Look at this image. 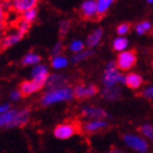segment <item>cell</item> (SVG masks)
Instances as JSON below:
<instances>
[{
  "label": "cell",
  "instance_id": "cell-2",
  "mask_svg": "<svg viewBox=\"0 0 153 153\" xmlns=\"http://www.w3.org/2000/svg\"><path fill=\"white\" fill-rule=\"evenodd\" d=\"M117 62L111 61L107 64L103 74V83L105 86H115L117 83H126V76L117 71Z\"/></svg>",
  "mask_w": 153,
  "mask_h": 153
},
{
  "label": "cell",
  "instance_id": "cell-35",
  "mask_svg": "<svg viewBox=\"0 0 153 153\" xmlns=\"http://www.w3.org/2000/svg\"><path fill=\"white\" fill-rule=\"evenodd\" d=\"M108 153H125V152H123V151H120V150H117V149H112Z\"/></svg>",
  "mask_w": 153,
  "mask_h": 153
},
{
  "label": "cell",
  "instance_id": "cell-8",
  "mask_svg": "<svg viewBox=\"0 0 153 153\" xmlns=\"http://www.w3.org/2000/svg\"><path fill=\"white\" fill-rule=\"evenodd\" d=\"M81 13L84 18L88 19H92L95 18L99 13H97V4H96V0H85L84 2L81 4Z\"/></svg>",
  "mask_w": 153,
  "mask_h": 153
},
{
  "label": "cell",
  "instance_id": "cell-13",
  "mask_svg": "<svg viewBox=\"0 0 153 153\" xmlns=\"http://www.w3.org/2000/svg\"><path fill=\"white\" fill-rule=\"evenodd\" d=\"M66 83V78L61 74H51L47 78L46 81V86L49 90L58 89V88H62Z\"/></svg>",
  "mask_w": 153,
  "mask_h": 153
},
{
  "label": "cell",
  "instance_id": "cell-19",
  "mask_svg": "<svg viewBox=\"0 0 153 153\" xmlns=\"http://www.w3.org/2000/svg\"><path fill=\"white\" fill-rule=\"evenodd\" d=\"M128 39L127 38L123 37V36H119V37H116L113 42V48L117 51H124L127 49L128 47Z\"/></svg>",
  "mask_w": 153,
  "mask_h": 153
},
{
  "label": "cell",
  "instance_id": "cell-28",
  "mask_svg": "<svg viewBox=\"0 0 153 153\" xmlns=\"http://www.w3.org/2000/svg\"><path fill=\"white\" fill-rule=\"evenodd\" d=\"M30 24H31V23H29L27 21H25V20L21 19L19 22H18V26H16V29H18V31H19L20 33H22L23 35H24V34L29 31Z\"/></svg>",
  "mask_w": 153,
  "mask_h": 153
},
{
  "label": "cell",
  "instance_id": "cell-33",
  "mask_svg": "<svg viewBox=\"0 0 153 153\" xmlns=\"http://www.w3.org/2000/svg\"><path fill=\"white\" fill-rule=\"evenodd\" d=\"M21 95H22L21 91H12L11 94H10V99L12 101H19L21 99Z\"/></svg>",
  "mask_w": 153,
  "mask_h": 153
},
{
  "label": "cell",
  "instance_id": "cell-15",
  "mask_svg": "<svg viewBox=\"0 0 153 153\" xmlns=\"http://www.w3.org/2000/svg\"><path fill=\"white\" fill-rule=\"evenodd\" d=\"M103 36V30L102 29H96L94 30L86 38V46L90 48L95 47L96 45L99 44L100 41L102 39Z\"/></svg>",
  "mask_w": 153,
  "mask_h": 153
},
{
  "label": "cell",
  "instance_id": "cell-9",
  "mask_svg": "<svg viewBox=\"0 0 153 153\" xmlns=\"http://www.w3.org/2000/svg\"><path fill=\"white\" fill-rule=\"evenodd\" d=\"M30 119V111L29 109H22V111H16L13 119L10 124V127H23L27 124Z\"/></svg>",
  "mask_w": 153,
  "mask_h": 153
},
{
  "label": "cell",
  "instance_id": "cell-1",
  "mask_svg": "<svg viewBox=\"0 0 153 153\" xmlns=\"http://www.w3.org/2000/svg\"><path fill=\"white\" fill-rule=\"evenodd\" d=\"M74 91L70 88H68V86L53 89L43 95V97H42V104L46 106L61 102V101H69V100L74 97Z\"/></svg>",
  "mask_w": 153,
  "mask_h": 153
},
{
  "label": "cell",
  "instance_id": "cell-22",
  "mask_svg": "<svg viewBox=\"0 0 153 153\" xmlns=\"http://www.w3.org/2000/svg\"><path fill=\"white\" fill-rule=\"evenodd\" d=\"M115 0H96V4H97V13L100 14H104V13L109 9V7L112 6V3Z\"/></svg>",
  "mask_w": 153,
  "mask_h": 153
},
{
  "label": "cell",
  "instance_id": "cell-3",
  "mask_svg": "<svg viewBox=\"0 0 153 153\" xmlns=\"http://www.w3.org/2000/svg\"><path fill=\"white\" fill-rule=\"evenodd\" d=\"M78 132H82V126L78 121L58 125L54 130V134L58 139H68Z\"/></svg>",
  "mask_w": 153,
  "mask_h": 153
},
{
  "label": "cell",
  "instance_id": "cell-7",
  "mask_svg": "<svg viewBox=\"0 0 153 153\" xmlns=\"http://www.w3.org/2000/svg\"><path fill=\"white\" fill-rule=\"evenodd\" d=\"M97 92L95 85L93 84H89V85H82L79 84L74 89V94L76 99H85V97H90V96L95 95Z\"/></svg>",
  "mask_w": 153,
  "mask_h": 153
},
{
  "label": "cell",
  "instance_id": "cell-18",
  "mask_svg": "<svg viewBox=\"0 0 153 153\" xmlns=\"http://www.w3.org/2000/svg\"><path fill=\"white\" fill-rule=\"evenodd\" d=\"M126 84L130 89H138L142 84V78L137 74H129L126 76Z\"/></svg>",
  "mask_w": 153,
  "mask_h": 153
},
{
  "label": "cell",
  "instance_id": "cell-26",
  "mask_svg": "<svg viewBox=\"0 0 153 153\" xmlns=\"http://www.w3.org/2000/svg\"><path fill=\"white\" fill-rule=\"evenodd\" d=\"M36 16H37V12H36L35 8H32L30 10H26L22 13V19L27 21L29 23H32L34 20L36 19Z\"/></svg>",
  "mask_w": 153,
  "mask_h": 153
},
{
  "label": "cell",
  "instance_id": "cell-34",
  "mask_svg": "<svg viewBox=\"0 0 153 153\" xmlns=\"http://www.w3.org/2000/svg\"><path fill=\"white\" fill-rule=\"evenodd\" d=\"M8 111H10V105H9V104H3V105H1V107H0V112H1V114H3V113H7Z\"/></svg>",
  "mask_w": 153,
  "mask_h": 153
},
{
  "label": "cell",
  "instance_id": "cell-23",
  "mask_svg": "<svg viewBox=\"0 0 153 153\" xmlns=\"http://www.w3.org/2000/svg\"><path fill=\"white\" fill-rule=\"evenodd\" d=\"M152 27L151 23L149 21H143V22L138 23L137 26H136V32L139 34V35H143L147 32H149Z\"/></svg>",
  "mask_w": 153,
  "mask_h": 153
},
{
  "label": "cell",
  "instance_id": "cell-32",
  "mask_svg": "<svg viewBox=\"0 0 153 153\" xmlns=\"http://www.w3.org/2000/svg\"><path fill=\"white\" fill-rule=\"evenodd\" d=\"M142 95L149 100H153V85L149 86V88L144 90L143 92H142Z\"/></svg>",
  "mask_w": 153,
  "mask_h": 153
},
{
  "label": "cell",
  "instance_id": "cell-29",
  "mask_svg": "<svg viewBox=\"0 0 153 153\" xmlns=\"http://www.w3.org/2000/svg\"><path fill=\"white\" fill-rule=\"evenodd\" d=\"M129 29H130V26H129L128 23H121V24H119L117 26L116 31H117V34L119 36H124L129 32Z\"/></svg>",
  "mask_w": 153,
  "mask_h": 153
},
{
  "label": "cell",
  "instance_id": "cell-21",
  "mask_svg": "<svg viewBox=\"0 0 153 153\" xmlns=\"http://www.w3.org/2000/svg\"><path fill=\"white\" fill-rule=\"evenodd\" d=\"M41 61V57L35 53H29L26 54L22 59V64L25 66H32V65H36Z\"/></svg>",
  "mask_w": 153,
  "mask_h": 153
},
{
  "label": "cell",
  "instance_id": "cell-20",
  "mask_svg": "<svg viewBox=\"0 0 153 153\" xmlns=\"http://www.w3.org/2000/svg\"><path fill=\"white\" fill-rule=\"evenodd\" d=\"M68 66V59L64 56H55L51 59V67L55 68V69H62V68H66Z\"/></svg>",
  "mask_w": 153,
  "mask_h": 153
},
{
  "label": "cell",
  "instance_id": "cell-27",
  "mask_svg": "<svg viewBox=\"0 0 153 153\" xmlns=\"http://www.w3.org/2000/svg\"><path fill=\"white\" fill-rule=\"evenodd\" d=\"M139 130H140V132L143 136L153 140V126H151V125H143V126H141Z\"/></svg>",
  "mask_w": 153,
  "mask_h": 153
},
{
  "label": "cell",
  "instance_id": "cell-31",
  "mask_svg": "<svg viewBox=\"0 0 153 153\" xmlns=\"http://www.w3.org/2000/svg\"><path fill=\"white\" fill-rule=\"evenodd\" d=\"M61 51H62V45H61V43H57V44L53 47V49H51V56H53V57L58 56V55L61 54Z\"/></svg>",
  "mask_w": 153,
  "mask_h": 153
},
{
  "label": "cell",
  "instance_id": "cell-24",
  "mask_svg": "<svg viewBox=\"0 0 153 153\" xmlns=\"http://www.w3.org/2000/svg\"><path fill=\"white\" fill-rule=\"evenodd\" d=\"M91 55H92V51H84V49H83L82 51L74 54V56H72V58H71V60H72V62L76 64V62H80V61L86 59V58L90 57Z\"/></svg>",
  "mask_w": 153,
  "mask_h": 153
},
{
  "label": "cell",
  "instance_id": "cell-10",
  "mask_svg": "<svg viewBox=\"0 0 153 153\" xmlns=\"http://www.w3.org/2000/svg\"><path fill=\"white\" fill-rule=\"evenodd\" d=\"M38 0H11V6L16 12L23 13L26 10L35 8Z\"/></svg>",
  "mask_w": 153,
  "mask_h": 153
},
{
  "label": "cell",
  "instance_id": "cell-5",
  "mask_svg": "<svg viewBox=\"0 0 153 153\" xmlns=\"http://www.w3.org/2000/svg\"><path fill=\"white\" fill-rule=\"evenodd\" d=\"M125 143L131 149L136 150L137 152L146 153L148 151V143L142 138L134 136V134H125L124 136Z\"/></svg>",
  "mask_w": 153,
  "mask_h": 153
},
{
  "label": "cell",
  "instance_id": "cell-11",
  "mask_svg": "<svg viewBox=\"0 0 153 153\" xmlns=\"http://www.w3.org/2000/svg\"><path fill=\"white\" fill-rule=\"evenodd\" d=\"M106 127H107V124L104 120H93L88 121V123L83 125L82 130L84 132H88V134H93V132L102 130V129H104Z\"/></svg>",
  "mask_w": 153,
  "mask_h": 153
},
{
  "label": "cell",
  "instance_id": "cell-36",
  "mask_svg": "<svg viewBox=\"0 0 153 153\" xmlns=\"http://www.w3.org/2000/svg\"><path fill=\"white\" fill-rule=\"evenodd\" d=\"M148 2H150V3H153V0H148Z\"/></svg>",
  "mask_w": 153,
  "mask_h": 153
},
{
  "label": "cell",
  "instance_id": "cell-30",
  "mask_svg": "<svg viewBox=\"0 0 153 153\" xmlns=\"http://www.w3.org/2000/svg\"><path fill=\"white\" fill-rule=\"evenodd\" d=\"M69 29H70V23H69V21H67V20H62V21L59 23V33H60L61 35L67 34Z\"/></svg>",
  "mask_w": 153,
  "mask_h": 153
},
{
  "label": "cell",
  "instance_id": "cell-14",
  "mask_svg": "<svg viewBox=\"0 0 153 153\" xmlns=\"http://www.w3.org/2000/svg\"><path fill=\"white\" fill-rule=\"evenodd\" d=\"M32 78L41 81V82H44L46 84V81H47V78H48L47 68L45 67V66H43V65L35 66L32 70Z\"/></svg>",
  "mask_w": 153,
  "mask_h": 153
},
{
  "label": "cell",
  "instance_id": "cell-17",
  "mask_svg": "<svg viewBox=\"0 0 153 153\" xmlns=\"http://www.w3.org/2000/svg\"><path fill=\"white\" fill-rule=\"evenodd\" d=\"M22 36H23V34L20 33L19 31L7 35L6 37L2 39V48H8V47H10V46H12V45L16 44V43L22 38Z\"/></svg>",
  "mask_w": 153,
  "mask_h": 153
},
{
  "label": "cell",
  "instance_id": "cell-25",
  "mask_svg": "<svg viewBox=\"0 0 153 153\" xmlns=\"http://www.w3.org/2000/svg\"><path fill=\"white\" fill-rule=\"evenodd\" d=\"M83 48H84V44H83V42L80 41V39H74V41L71 42L70 45H69V51H70L71 53H74V54L82 51Z\"/></svg>",
  "mask_w": 153,
  "mask_h": 153
},
{
  "label": "cell",
  "instance_id": "cell-16",
  "mask_svg": "<svg viewBox=\"0 0 153 153\" xmlns=\"http://www.w3.org/2000/svg\"><path fill=\"white\" fill-rule=\"evenodd\" d=\"M119 95H120V89L116 86H105V89L102 92L103 97L108 101H115L119 97Z\"/></svg>",
  "mask_w": 153,
  "mask_h": 153
},
{
  "label": "cell",
  "instance_id": "cell-12",
  "mask_svg": "<svg viewBox=\"0 0 153 153\" xmlns=\"http://www.w3.org/2000/svg\"><path fill=\"white\" fill-rule=\"evenodd\" d=\"M82 115L86 118H94V119H101L107 116L104 109L99 108V107H84L81 111Z\"/></svg>",
  "mask_w": 153,
  "mask_h": 153
},
{
  "label": "cell",
  "instance_id": "cell-6",
  "mask_svg": "<svg viewBox=\"0 0 153 153\" xmlns=\"http://www.w3.org/2000/svg\"><path fill=\"white\" fill-rule=\"evenodd\" d=\"M44 85H45L44 82H41V81H38V80L33 79V80H31V81H24V82L21 83L20 91L22 93V95L27 96V95H30V94H32V93L38 91V90H41Z\"/></svg>",
  "mask_w": 153,
  "mask_h": 153
},
{
  "label": "cell",
  "instance_id": "cell-4",
  "mask_svg": "<svg viewBox=\"0 0 153 153\" xmlns=\"http://www.w3.org/2000/svg\"><path fill=\"white\" fill-rule=\"evenodd\" d=\"M137 61V57L132 51H120L117 57V67L118 69H120L123 71L129 70L130 68H132Z\"/></svg>",
  "mask_w": 153,
  "mask_h": 153
}]
</instances>
